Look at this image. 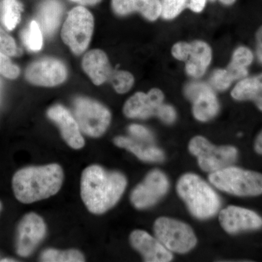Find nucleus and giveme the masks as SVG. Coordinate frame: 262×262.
<instances>
[{"mask_svg":"<svg viewBox=\"0 0 262 262\" xmlns=\"http://www.w3.org/2000/svg\"><path fill=\"white\" fill-rule=\"evenodd\" d=\"M127 183L126 177L120 172L90 165L81 177V198L91 213L103 214L118 203Z\"/></svg>","mask_w":262,"mask_h":262,"instance_id":"1","label":"nucleus"},{"mask_svg":"<svg viewBox=\"0 0 262 262\" xmlns=\"http://www.w3.org/2000/svg\"><path fill=\"white\" fill-rule=\"evenodd\" d=\"M63 169L58 164L20 169L13 178L15 198L29 204L55 195L62 187Z\"/></svg>","mask_w":262,"mask_h":262,"instance_id":"2","label":"nucleus"},{"mask_svg":"<svg viewBox=\"0 0 262 262\" xmlns=\"http://www.w3.org/2000/svg\"><path fill=\"white\" fill-rule=\"evenodd\" d=\"M177 189L189 211L198 220L211 218L220 210L221 199L218 194L196 174L183 175L177 182Z\"/></svg>","mask_w":262,"mask_h":262,"instance_id":"3","label":"nucleus"},{"mask_svg":"<svg viewBox=\"0 0 262 262\" xmlns=\"http://www.w3.org/2000/svg\"><path fill=\"white\" fill-rule=\"evenodd\" d=\"M210 182L220 190L238 196L262 194V173L229 166L211 173Z\"/></svg>","mask_w":262,"mask_h":262,"instance_id":"4","label":"nucleus"},{"mask_svg":"<svg viewBox=\"0 0 262 262\" xmlns=\"http://www.w3.org/2000/svg\"><path fill=\"white\" fill-rule=\"evenodd\" d=\"M94 16L82 6L73 8L66 19L61 38L75 54L80 55L89 47L94 32Z\"/></svg>","mask_w":262,"mask_h":262,"instance_id":"5","label":"nucleus"},{"mask_svg":"<svg viewBox=\"0 0 262 262\" xmlns=\"http://www.w3.org/2000/svg\"><path fill=\"white\" fill-rule=\"evenodd\" d=\"M189 150L198 158L200 168L209 173L231 166L238 156V151L234 146H214L201 136L192 139Z\"/></svg>","mask_w":262,"mask_h":262,"instance_id":"6","label":"nucleus"},{"mask_svg":"<svg viewBox=\"0 0 262 262\" xmlns=\"http://www.w3.org/2000/svg\"><path fill=\"white\" fill-rule=\"evenodd\" d=\"M155 237L171 252L186 253L196 246L193 229L180 221L160 217L154 224Z\"/></svg>","mask_w":262,"mask_h":262,"instance_id":"7","label":"nucleus"},{"mask_svg":"<svg viewBox=\"0 0 262 262\" xmlns=\"http://www.w3.org/2000/svg\"><path fill=\"white\" fill-rule=\"evenodd\" d=\"M74 108L76 120L85 135L98 138L107 130L111 122V113L101 103L88 98H77Z\"/></svg>","mask_w":262,"mask_h":262,"instance_id":"8","label":"nucleus"},{"mask_svg":"<svg viewBox=\"0 0 262 262\" xmlns=\"http://www.w3.org/2000/svg\"><path fill=\"white\" fill-rule=\"evenodd\" d=\"M174 58L186 63L188 75L201 77L211 61V48L203 41H193L190 43L178 42L172 48Z\"/></svg>","mask_w":262,"mask_h":262,"instance_id":"9","label":"nucleus"},{"mask_svg":"<svg viewBox=\"0 0 262 262\" xmlns=\"http://www.w3.org/2000/svg\"><path fill=\"white\" fill-rule=\"evenodd\" d=\"M169 185L168 178L161 170H151L131 192L133 206L141 210L154 206L168 192Z\"/></svg>","mask_w":262,"mask_h":262,"instance_id":"10","label":"nucleus"},{"mask_svg":"<svg viewBox=\"0 0 262 262\" xmlns=\"http://www.w3.org/2000/svg\"><path fill=\"white\" fill-rule=\"evenodd\" d=\"M47 232L46 223L37 213L24 215L17 229L16 252L22 257L32 254Z\"/></svg>","mask_w":262,"mask_h":262,"instance_id":"11","label":"nucleus"},{"mask_svg":"<svg viewBox=\"0 0 262 262\" xmlns=\"http://www.w3.org/2000/svg\"><path fill=\"white\" fill-rule=\"evenodd\" d=\"M67 70L61 61L46 58L31 63L26 70V78L35 85L53 87L64 82Z\"/></svg>","mask_w":262,"mask_h":262,"instance_id":"12","label":"nucleus"},{"mask_svg":"<svg viewBox=\"0 0 262 262\" xmlns=\"http://www.w3.org/2000/svg\"><path fill=\"white\" fill-rule=\"evenodd\" d=\"M219 220L222 228L231 234L262 228L261 215L252 210L242 207H227L220 212Z\"/></svg>","mask_w":262,"mask_h":262,"instance_id":"13","label":"nucleus"},{"mask_svg":"<svg viewBox=\"0 0 262 262\" xmlns=\"http://www.w3.org/2000/svg\"><path fill=\"white\" fill-rule=\"evenodd\" d=\"M186 96L193 103V115L196 120L206 122L211 120L220 110V103L213 90L203 83L187 85Z\"/></svg>","mask_w":262,"mask_h":262,"instance_id":"14","label":"nucleus"},{"mask_svg":"<svg viewBox=\"0 0 262 262\" xmlns=\"http://www.w3.org/2000/svg\"><path fill=\"white\" fill-rule=\"evenodd\" d=\"M163 101L164 94L160 89H151L146 94L136 93L124 105V115L129 118L139 119L157 116Z\"/></svg>","mask_w":262,"mask_h":262,"instance_id":"15","label":"nucleus"},{"mask_svg":"<svg viewBox=\"0 0 262 262\" xmlns=\"http://www.w3.org/2000/svg\"><path fill=\"white\" fill-rule=\"evenodd\" d=\"M130 242L146 262H168L173 259L171 251L145 231L134 230L130 234Z\"/></svg>","mask_w":262,"mask_h":262,"instance_id":"16","label":"nucleus"},{"mask_svg":"<svg viewBox=\"0 0 262 262\" xmlns=\"http://www.w3.org/2000/svg\"><path fill=\"white\" fill-rule=\"evenodd\" d=\"M48 117L59 127L62 137L72 149H82L84 138L75 117L61 105H55L48 110Z\"/></svg>","mask_w":262,"mask_h":262,"instance_id":"17","label":"nucleus"},{"mask_svg":"<svg viewBox=\"0 0 262 262\" xmlns=\"http://www.w3.org/2000/svg\"><path fill=\"white\" fill-rule=\"evenodd\" d=\"M82 67L96 85L110 80L113 72L106 53L101 50H92L86 53L82 59Z\"/></svg>","mask_w":262,"mask_h":262,"instance_id":"18","label":"nucleus"},{"mask_svg":"<svg viewBox=\"0 0 262 262\" xmlns=\"http://www.w3.org/2000/svg\"><path fill=\"white\" fill-rule=\"evenodd\" d=\"M112 8L117 15H127L139 12L149 20H155L161 15L160 0H112Z\"/></svg>","mask_w":262,"mask_h":262,"instance_id":"19","label":"nucleus"},{"mask_svg":"<svg viewBox=\"0 0 262 262\" xmlns=\"http://www.w3.org/2000/svg\"><path fill=\"white\" fill-rule=\"evenodd\" d=\"M114 143L118 147L128 150L142 161L158 163L165 159L163 151L151 144L141 142L125 136L115 138Z\"/></svg>","mask_w":262,"mask_h":262,"instance_id":"20","label":"nucleus"},{"mask_svg":"<svg viewBox=\"0 0 262 262\" xmlns=\"http://www.w3.org/2000/svg\"><path fill=\"white\" fill-rule=\"evenodd\" d=\"M237 101H251L262 112V73L239 81L231 92Z\"/></svg>","mask_w":262,"mask_h":262,"instance_id":"21","label":"nucleus"},{"mask_svg":"<svg viewBox=\"0 0 262 262\" xmlns=\"http://www.w3.org/2000/svg\"><path fill=\"white\" fill-rule=\"evenodd\" d=\"M63 6L57 0H46L41 4L38 11V20L41 31L46 35L51 36L59 26Z\"/></svg>","mask_w":262,"mask_h":262,"instance_id":"22","label":"nucleus"},{"mask_svg":"<svg viewBox=\"0 0 262 262\" xmlns=\"http://www.w3.org/2000/svg\"><path fill=\"white\" fill-rule=\"evenodd\" d=\"M253 55L246 47H239L234 51L232 61L225 71L227 80L232 83L234 81L244 79L248 75V67L251 64Z\"/></svg>","mask_w":262,"mask_h":262,"instance_id":"23","label":"nucleus"},{"mask_svg":"<svg viewBox=\"0 0 262 262\" xmlns=\"http://www.w3.org/2000/svg\"><path fill=\"white\" fill-rule=\"evenodd\" d=\"M23 7L18 0L0 1V21L8 30L15 28L20 20Z\"/></svg>","mask_w":262,"mask_h":262,"instance_id":"24","label":"nucleus"},{"mask_svg":"<svg viewBox=\"0 0 262 262\" xmlns=\"http://www.w3.org/2000/svg\"><path fill=\"white\" fill-rule=\"evenodd\" d=\"M40 260L45 262H82L85 261L80 251L72 249L58 251L56 249L45 250L40 256Z\"/></svg>","mask_w":262,"mask_h":262,"instance_id":"25","label":"nucleus"},{"mask_svg":"<svg viewBox=\"0 0 262 262\" xmlns=\"http://www.w3.org/2000/svg\"><path fill=\"white\" fill-rule=\"evenodd\" d=\"M21 39L29 51H38L42 47V31L36 20H32L28 28L23 31Z\"/></svg>","mask_w":262,"mask_h":262,"instance_id":"26","label":"nucleus"},{"mask_svg":"<svg viewBox=\"0 0 262 262\" xmlns=\"http://www.w3.org/2000/svg\"><path fill=\"white\" fill-rule=\"evenodd\" d=\"M110 82L118 94H125L130 91L134 83V76L126 71H113Z\"/></svg>","mask_w":262,"mask_h":262,"instance_id":"27","label":"nucleus"},{"mask_svg":"<svg viewBox=\"0 0 262 262\" xmlns=\"http://www.w3.org/2000/svg\"><path fill=\"white\" fill-rule=\"evenodd\" d=\"M187 4L188 0H161L162 17L167 20L176 18L187 8Z\"/></svg>","mask_w":262,"mask_h":262,"instance_id":"28","label":"nucleus"},{"mask_svg":"<svg viewBox=\"0 0 262 262\" xmlns=\"http://www.w3.org/2000/svg\"><path fill=\"white\" fill-rule=\"evenodd\" d=\"M0 53L8 56H15L18 54V48L15 41L3 29L0 28Z\"/></svg>","mask_w":262,"mask_h":262,"instance_id":"29","label":"nucleus"},{"mask_svg":"<svg viewBox=\"0 0 262 262\" xmlns=\"http://www.w3.org/2000/svg\"><path fill=\"white\" fill-rule=\"evenodd\" d=\"M0 75L8 79H15L20 75L18 66L14 64L9 56L0 53Z\"/></svg>","mask_w":262,"mask_h":262,"instance_id":"30","label":"nucleus"},{"mask_svg":"<svg viewBox=\"0 0 262 262\" xmlns=\"http://www.w3.org/2000/svg\"><path fill=\"white\" fill-rule=\"evenodd\" d=\"M128 131L130 135L132 136L133 139L141 141V142L152 144L154 136L151 131L148 130L146 127L134 124L129 126Z\"/></svg>","mask_w":262,"mask_h":262,"instance_id":"31","label":"nucleus"},{"mask_svg":"<svg viewBox=\"0 0 262 262\" xmlns=\"http://www.w3.org/2000/svg\"><path fill=\"white\" fill-rule=\"evenodd\" d=\"M211 82L212 85L218 91H225L231 85L230 82L226 77L224 70H217L213 72L211 76Z\"/></svg>","mask_w":262,"mask_h":262,"instance_id":"32","label":"nucleus"},{"mask_svg":"<svg viewBox=\"0 0 262 262\" xmlns=\"http://www.w3.org/2000/svg\"><path fill=\"white\" fill-rule=\"evenodd\" d=\"M162 121L166 124H172L177 119V113L173 106L168 104H163L160 106L158 115Z\"/></svg>","mask_w":262,"mask_h":262,"instance_id":"33","label":"nucleus"},{"mask_svg":"<svg viewBox=\"0 0 262 262\" xmlns=\"http://www.w3.org/2000/svg\"><path fill=\"white\" fill-rule=\"evenodd\" d=\"M206 0H188L187 8L195 13H201L206 6Z\"/></svg>","mask_w":262,"mask_h":262,"instance_id":"34","label":"nucleus"},{"mask_svg":"<svg viewBox=\"0 0 262 262\" xmlns=\"http://www.w3.org/2000/svg\"><path fill=\"white\" fill-rule=\"evenodd\" d=\"M256 55L260 63H262V26L256 34Z\"/></svg>","mask_w":262,"mask_h":262,"instance_id":"35","label":"nucleus"},{"mask_svg":"<svg viewBox=\"0 0 262 262\" xmlns=\"http://www.w3.org/2000/svg\"><path fill=\"white\" fill-rule=\"evenodd\" d=\"M254 150L257 154L262 155V130L258 134L255 140Z\"/></svg>","mask_w":262,"mask_h":262,"instance_id":"36","label":"nucleus"},{"mask_svg":"<svg viewBox=\"0 0 262 262\" xmlns=\"http://www.w3.org/2000/svg\"><path fill=\"white\" fill-rule=\"evenodd\" d=\"M70 1L82 5H94L98 4L101 0H70Z\"/></svg>","mask_w":262,"mask_h":262,"instance_id":"37","label":"nucleus"},{"mask_svg":"<svg viewBox=\"0 0 262 262\" xmlns=\"http://www.w3.org/2000/svg\"><path fill=\"white\" fill-rule=\"evenodd\" d=\"M211 2H214L215 0H209ZM236 0H220V2L222 3V4L226 5H230L233 4V3H235Z\"/></svg>","mask_w":262,"mask_h":262,"instance_id":"38","label":"nucleus"},{"mask_svg":"<svg viewBox=\"0 0 262 262\" xmlns=\"http://www.w3.org/2000/svg\"><path fill=\"white\" fill-rule=\"evenodd\" d=\"M0 261H15V260L10 259V258H5V259L0 260Z\"/></svg>","mask_w":262,"mask_h":262,"instance_id":"39","label":"nucleus"},{"mask_svg":"<svg viewBox=\"0 0 262 262\" xmlns=\"http://www.w3.org/2000/svg\"><path fill=\"white\" fill-rule=\"evenodd\" d=\"M1 91H2V81L0 80V98H1Z\"/></svg>","mask_w":262,"mask_h":262,"instance_id":"40","label":"nucleus"},{"mask_svg":"<svg viewBox=\"0 0 262 262\" xmlns=\"http://www.w3.org/2000/svg\"><path fill=\"white\" fill-rule=\"evenodd\" d=\"M1 210H2V203H1V202H0V212H1Z\"/></svg>","mask_w":262,"mask_h":262,"instance_id":"41","label":"nucleus"}]
</instances>
